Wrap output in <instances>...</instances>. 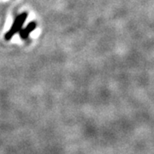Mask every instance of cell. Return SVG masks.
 Returning a JSON list of instances; mask_svg holds the SVG:
<instances>
[{
    "mask_svg": "<svg viewBox=\"0 0 154 154\" xmlns=\"http://www.w3.org/2000/svg\"><path fill=\"white\" fill-rule=\"evenodd\" d=\"M28 14L27 12H22V13L19 14V15L16 17V19L14 20L13 24H12L11 28H10V30L5 34V40H7V41H8V40H11L15 34H17V33L20 32V30H21L22 28V27H23L24 22H25V21H26L27 18H28Z\"/></svg>",
    "mask_w": 154,
    "mask_h": 154,
    "instance_id": "cell-1",
    "label": "cell"
},
{
    "mask_svg": "<svg viewBox=\"0 0 154 154\" xmlns=\"http://www.w3.org/2000/svg\"><path fill=\"white\" fill-rule=\"evenodd\" d=\"M36 28H37V22H35V21L30 22L25 28H22L20 30V32H19L20 38L23 39V40L28 39L29 35H30V33H32L33 31H34V29Z\"/></svg>",
    "mask_w": 154,
    "mask_h": 154,
    "instance_id": "cell-2",
    "label": "cell"
}]
</instances>
